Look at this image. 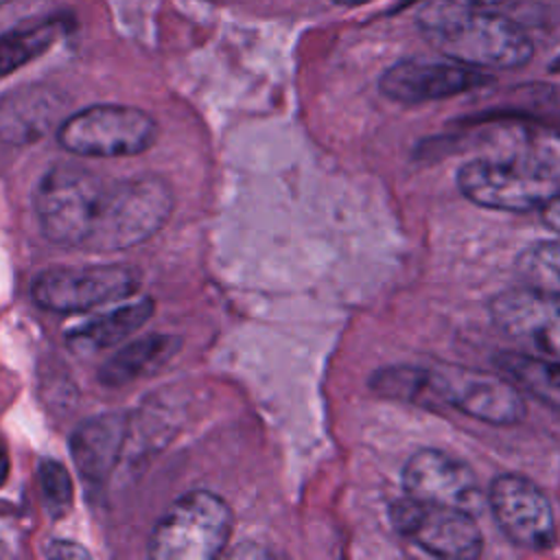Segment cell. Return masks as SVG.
Listing matches in <instances>:
<instances>
[{"label":"cell","instance_id":"30bf717a","mask_svg":"<svg viewBox=\"0 0 560 560\" xmlns=\"http://www.w3.org/2000/svg\"><path fill=\"white\" fill-rule=\"evenodd\" d=\"M402 486L409 497L477 514L483 492L472 468L438 448L416 451L402 468Z\"/></svg>","mask_w":560,"mask_h":560},{"label":"cell","instance_id":"603a6c76","mask_svg":"<svg viewBox=\"0 0 560 560\" xmlns=\"http://www.w3.org/2000/svg\"><path fill=\"white\" fill-rule=\"evenodd\" d=\"M451 2H457V4H464V7L486 9V7H492V4H501L503 0H451Z\"/></svg>","mask_w":560,"mask_h":560},{"label":"cell","instance_id":"e0dca14e","mask_svg":"<svg viewBox=\"0 0 560 560\" xmlns=\"http://www.w3.org/2000/svg\"><path fill=\"white\" fill-rule=\"evenodd\" d=\"M63 15L46 18L35 24H22L0 35V74H9L46 52L59 35L68 31Z\"/></svg>","mask_w":560,"mask_h":560},{"label":"cell","instance_id":"277c9868","mask_svg":"<svg viewBox=\"0 0 560 560\" xmlns=\"http://www.w3.org/2000/svg\"><path fill=\"white\" fill-rule=\"evenodd\" d=\"M232 523V510L219 494L195 490L160 516L147 551L155 560H210L228 545Z\"/></svg>","mask_w":560,"mask_h":560},{"label":"cell","instance_id":"cb8c5ba5","mask_svg":"<svg viewBox=\"0 0 560 560\" xmlns=\"http://www.w3.org/2000/svg\"><path fill=\"white\" fill-rule=\"evenodd\" d=\"M7 477H9V457H7V453L0 448V486L7 481Z\"/></svg>","mask_w":560,"mask_h":560},{"label":"cell","instance_id":"ffe728a7","mask_svg":"<svg viewBox=\"0 0 560 560\" xmlns=\"http://www.w3.org/2000/svg\"><path fill=\"white\" fill-rule=\"evenodd\" d=\"M39 481H42V499L52 516H61L72 505V481L68 470L55 462L46 459L39 468Z\"/></svg>","mask_w":560,"mask_h":560},{"label":"cell","instance_id":"ac0fdd59","mask_svg":"<svg viewBox=\"0 0 560 560\" xmlns=\"http://www.w3.org/2000/svg\"><path fill=\"white\" fill-rule=\"evenodd\" d=\"M486 116H516L538 125H560V85L523 83L505 90Z\"/></svg>","mask_w":560,"mask_h":560},{"label":"cell","instance_id":"2e32d148","mask_svg":"<svg viewBox=\"0 0 560 560\" xmlns=\"http://www.w3.org/2000/svg\"><path fill=\"white\" fill-rule=\"evenodd\" d=\"M153 313V300H138L122 304L116 311L92 319L68 335V343L77 350H101L122 341L127 335L138 330Z\"/></svg>","mask_w":560,"mask_h":560},{"label":"cell","instance_id":"5b68a950","mask_svg":"<svg viewBox=\"0 0 560 560\" xmlns=\"http://www.w3.org/2000/svg\"><path fill=\"white\" fill-rule=\"evenodd\" d=\"M431 407H453L479 422L508 427L525 416V400L521 389L492 372L472 370L464 365L427 368Z\"/></svg>","mask_w":560,"mask_h":560},{"label":"cell","instance_id":"ba28073f","mask_svg":"<svg viewBox=\"0 0 560 560\" xmlns=\"http://www.w3.org/2000/svg\"><path fill=\"white\" fill-rule=\"evenodd\" d=\"M140 287V273L129 265L55 267L42 271L31 295L37 306L55 313H79L131 295Z\"/></svg>","mask_w":560,"mask_h":560},{"label":"cell","instance_id":"5bb4252c","mask_svg":"<svg viewBox=\"0 0 560 560\" xmlns=\"http://www.w3.org/2000/svg\"><path fill=\"white\" fill-rule=\"evenodd\" d=\"M179 346L182 339L175 335H144L118 350L112 359H107L98 372V381L107 387L127 385L129 381H136L151 370L164 365L179 350Z\"/></svg>","mask_w":560,"mask_h":560},{"label":"cell","instance_id":"484cf974","mask_svg":"<svg viewBox=\"0 0 560 560\" xmlns=\"http://www.w3.org/2000/svg\"><path fill=\"white\" fill-rule=\"evenodd\" d=\"M549 70H551V72H560V55H558V57H556V59H553V61H551V66H549Z\"/></svg>","mask_w":560,"mask_h":560},{"label":"cell","instance_id":"7402d4cb","mask_svg":"<svg viewBox=\"0 0 560 560\" xmlns=\"http://www.w3.org/2000/svg\"><path fill=\"white\" fill-rule=\"evenodd\" d=\"M540 217L545 221V225L560 234V195H556L551 201H547L542 208H540Z\"/></svg>","mask_w":560,"mask_h":560},{"label":"cell","instance_id":"8992f818","mask_svg":"<svg viewBox=\"0 0 560 560\" xmlns=\"http://www.w3.org/2000/svg\"><path fill=\"white\" fill-rule=\"evenodd\" d=\"M155 120L129 105H90L68 116L57 131L66 151L94 158L142 153L155 142Z\"/></svg>","mask_w":560,"mask_h":560},{"label":"cell","instance_id":"d4e9b609","mask_svg":"<svg viewBox=\"0 0 560 560\" xmlns=\"http://www.w3.org/2000/svg\"><path fill=\"white\" fill-rule=\"evenodd\" d=\"M335 4H341V7H357V4H365L370 0H332Z\"/></svg>","mask_w":560,"mask_h":560},{"label":"cell","instance_id":"7c38bea8","mask_svg":"<svg viewBox=\"0 0 560 560\" xmlns=\"http://www.w3.org/2000/svg\"><path fill=\"white\" fill-rule=\"evenodd\" d=\"M490 77L459 61L402 59L387 68L378 81L383 96L402 105L448 98L488 85Z\"/></svg>","mask_w":560,"mask_h":560},{"label":"cell","instance_id":"9c48e42d","mask_svg":"<svg viewBox=\"0 0 560 560\" xmlns=\"http://www.w3.org/2000/svg\"><path fill=\"white\" fill-rule=\"evenodd\" d=\"M501 532L523 549L542 551L556 545V516L547 494L529 479L503 472L486 494Z\"/></svg>","mask_w":560,"mask_h":560},{"label":"cell","instance_id":"44dd1931","mask_svg":"<svg viewBox=\"0 0 560 560\" xmlns=\"http://www.w3.org/2000/svg\"><path fill=\"white\" fill-rule=\"evenodd\" d=\"M48 558H88V549H83L74 540H52L46 549Z\"/></svg>","mask_w":560,"mask_h":560},{"label":"cell","instance_id":"9a60e30c","mask_svg":"<svg viewBox=\"0 0 560 560\" xmlns=\"http://www.w3.org/2000/svg\"><path fill=\"white\" fill-rule=\"evenodd\" d=\"M497 368L532 398L560 409V359L527 352H501L494 357Z\"/></svg>","mask_w":560,"mask_h":560},{"label":"cell","instance_id":"3957f363","mask_svg":"<svg viewBox=\"0 0 560 560\" xmlns=\"http://www.w3.org/2000/svg\"><path fill=\"white\" fill-rule=\"evenodd\" d=\"M424 37L448 59L470 68L510 70L534 55L529 35L510 18L451 0H429L420 11Z\"/></svg>","mask_w":560,"mask_h":560},{"label":"cell","instance_id":"8fae6325","mask_svg":"<svg viewBox=\"0 0 560 560\" xmlns=\"http://www.w3.org/2000/svg\"><path fill=\"white\" fill-rule=\"evenodd\" d=\"M490 315L510 339L560 359V295L525 284L499 293L490 302Z\"/></svg>","mask_w":560,"mask_h":560},{"label":"cell","instance_id":"d6986e66","mask_svg":"<svg viewBox=\"0 0 560 560\" xmlns=\"http://www.w3.org/2000/svg\"><path fill=\"white\" fill-rule=\"evenodd\" d=\"M525 284L560 295V241L534 243L516 258Z\"/></svg>","mask_w":560,"mask_h":560},{"label":"cell","instance_id":"6da1fadb","mask_svg":"<svg viewBox=\"0 0 560 560\" xmlns=\"http://www.w3.org/2000/svg\"><path fill=\"white\" fill-rule=\"evenodd\" d=\"M171 208V188L155 175L105 179L74 164L50 168L35 190L42 234L57 245L88 252H118L144 243L166 223Z\"/></svg>","mask_w":560,"mask_h":560},{"label":"cell","instance_id":"52a82bcc","mask_svg":"<svg viewBox=\"0 0 560 560\" xmlns=\"http://www.w3.org/2000/svg\"><path fill=\"white\" fill-rule=\"evenodd\" d=\"M475 514L405 497L392 503L394 529L416 542L422 551L446 560H472L483 549V536Z\"/></svg>","mask_w":560,"mask_h":560},{"label":"cell","instance_id":"7a4b0ae2","mask_svg":"<svg viewBox=\"0 0 560 560\" xmlns=\"http://www.w3.org/2000/svg\"><path fill=\"white\" fill-rule=\"evenodd\" d=\"M466 199L492 210H540L560 195V131L510 127L494 151L475 155L457 171Z\"/></svg>","mask_w":560,"mask_h":560},{"label":"cell","instance_id":"4fadbf2b","mask_svg":"<svg viewBox=\"0 0 560 560\" xmlns=\"http://www.w3.org/2000/svg\"><path fill=\"white\" fill-rule=\"evenodd\" d=\"M125 442V420L118 416H98L83 422L72 440V457L81 475L92 481L101 483L109 477L118 453Z\"/></svg>","mask_w":560,"mask_h":560}]
</instances>
